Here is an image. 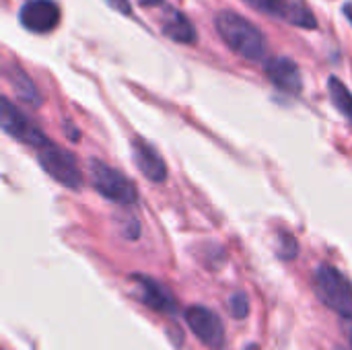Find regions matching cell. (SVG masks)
<instances>
[{"label":"cell","instance_id":"cell-15","mask_svg":"<svg viewBox=\"0 0 352 350\" xmlns=\"http://www.w3.org/2000/svg\"><path fill=\"white\" fill-rule=\"evenodd\" d=\"M276 239H278V243H276V256H278L280 260L289 262V260H295V258L299 256V241H297L291 233L280 231V233L276 235Z\"/></svg>","mask_w":352,"mask_h":350},{"label":"cell","instance_id":"cell-16","mask_svg":"<svg viewBox=\"0 0 352 350\" xmlns=\"http://www.w3.org/2000/svg\"><path fill=\"white\" fill-rule=\"evenodd\" d=\"M229 311L235 320H245L250 314V297L243 291H237L229 297Z\"/></svg>","mask_w":352,"mask_h":350},{"label":"cell","instance_id":"cell-20","mask_svg":"<svg viewBox=\"0 0 352 350\" xmlns=\"http://www.w3.org/2000/svg\"><path fill=\"white\" fill-rule=\"evenodd\" d=\"M245 350H260V347H258V344H250Z\"/></svg>","mask_w":352,"mask_h":350},{"label":"cell","instance_id":"cell-14","mask_svg":"<svg viewBox=\"0 0 352 350\" xmlns=\"http://www.w3.org/2000/svg\"><path fill=\"white\" fill-rule=\"evenodd\" d=\"M328 91H330V97H332L336 109L352 124V93L349 91V87L338 76H330Z\"/></svg>","mask_w":352,"mask_h":350},{"label":"cell","instance_id":"cell-1","mask_svg":"<svg viewBox=\"0 0 352 350\" xmlns=\"http://www.w3.org/2000/svg\"><path fill=\"white\" fill-rule=\"evenodd\" d=\"M214 27L225 41V45L250 62H260L266 54L264 33L245 17L235 10H219L214 17Z\"/></svg>","mask_w":352,"mask_h":350},{"label":"cell","instance_id":"cell-9","mask_svg":"<svg viewBox=\"0 0 352 350\" xmlns=\"http://www.w3.org/2000/svg\"><path fill=\"white\" fill-rule=\"evenodd\" d=\"M264 72L268 76V80L283 93L289 95H299L303 91V76L301 70L297 66V62H293L291 58L285 56H276L266 60L264 64Z\"/></svg>","mask_w":352,"mask_h":350},{"label":"cell","instance_id":"cell-5","mask_svg":"<svg viewBox=\"0 0 352 350\" xmlns=\"http://www.w3.org/2000/svg\"><path fill=\"white\" fill-rule=\"evenodd\" d=\"M0 124H2V130L10 138L19 140L23 144H29L35 151L50 142L45 138V134L8 97H2V101H0Z\"/></svg>","mask_w":352,"mask_h":350},{"label":"cell","instance_id":"cell-2","mask_svg":"<svg viewBox=\"0 0 352 350\" xmlns=\"http://www.w3.org/2000/svg\"><path fill=\"white\" fill-rule=\"evenodd\" d=\"M314 291L326 307L344 320H352V285L340 270L330 264L318 266L314 274Z\"/></svg>","mask_w":352,"mask_h":350},{"label":"cell","instance_id":"cell-7","mask_svg":"<svg viewBox=\"0 0 352 350\" xmlns=\"http://www.w3.org/2000/svg\"><path fill=\"white\" fill-rule=\"evenodd\" d=\"M258 12H264L274 19H283L301 29H316L318 19L316 14L301 2V0H243Z\"/></svg>","mask_w":352,"mask_h":350},{"label":"cell","instance_id":"cell-18","mask_svg":"<svg viewBox=\"0 0 352 350\" xmlns=\"http://www.w3.org/2000/svg\"><path fill=\"white\" fill-rule=\"evenodd\" d=\"M342 12H344V17H346V19L351 21V25H352V2H346V4H344Z\"/></svg>","mask_w":352,"mask_h":350},{"label":"cell","instance_id":"cell-6","mask_svg":"<svg viewBox=\"0 0 352 350\" xmlns=\"http://www.w3.org/2000/svg\"><path fill=\"white\" fill-rule=\"evenodd\" d=\"M192 334L208 349L221 350L225 347V326L223 320L204 305H192L184 314Z\"/></svg>","mask_w":352,"mask_h":350},{"label":"cell","instance_id":"cell-10","mask_svg":"<svg viewBox=\"0 0 352 350\" xmlns=\"http://www.w3.org/2000/svg\"><path fill=\"white\" fill-rule=\"evenodd\" d=\"M132 281L136 283L138 301L144 303L148 309L159 311V314H173L177 309L175 297H173V293L165 285L157 283L155 278L142 276V274H134Z\"/></svg>","mask_w":352,"mask_h":350},{"label":"cell","instance_id":"cell-19","mask_svg":"<svg viewBox=\"0 0 352 350\" xmlns=\"http://www.w3.org/2000/svg\"><path fill=\"white\" fill-rule=\"evenodd\" d=\"M344 334H346V340H349V344H351L352 349V320H349V324L344 328Z\"/></svg>","mask_w":352,"mask_h":350},{"label":"cell","instance_id":"cell-3","mask_svg":"<svg viewBox=\"0 0 352 350\" xmlns=\"http://www.w3.org/2000/svg\"><path fill=\"white\" fill-rule=\"evenodd\" d=\"M89 175H91L93 188L103 198H107L109 202L130 206L138 200V190H136L134 182L128 179L122 171L109 167L107 163L91 159L89 161Z\"/></svg>","mask_w":352,"mask_h":350},{"label":"cell","instance_id":"cell-13","mask_svg":"<svg viewBox=\"0 0 352 350\" xmlns=\"http://www.w3.org/2000/svg\"><path fill=\"white\" fill-rule=\"evenodd\" d=\"M4 76H6L12 93L16 95V99H21L27 105H33V107H39L41 105V93H39V89L35 87V83L31 80V76L19 64H14V62L6 64L4 66Z\"/></svg>","mask_w":352,"mask_h":350},{"label":"cell","instance_id":"cell-8","mask_svg":"<svg viewBox=\"0 0 352 350\" xmlns=\"http://www.w3.org/2000/svg\"><path fill=\"white\" fill-rule=\"evenodd\" d=\"M62 19L56 0H27L21 6L19 21L31 33H50L58 27Z\"/></svg>","mask_w":352,"mask_h":350},{"label":"cell","instance_id":"cell-4","mask_svg":"<svg viewBox=\"0 0 352 350\" xmlns=\"http://www.w3.org/2000/svg\"><path fill=\"white\" fill-rule=\"evenodd\" d=\"M37 161H39L41 169L52 179H56L60 186L70 188V190L80 188L82 171L78 167L76 157L70 151H66V149H62V146H58L56 142L50 140L41 149H37Z\"/></svg>","mask_w":352,"mask_h":350},{"label":"cell","instance_id":"cell-11","mask_svg":"<svg viewBox=\"0 0 352 350\" xmlns=\"http://www.w3.org/2000/svg\"><path fill=\"white\" fill-rule=\"evenodd\" d=\"M132 155H134V161H136L140 173L148 182L163 184L167 179V165H165L163 157L157 153V149L153 144H148L146 140L136 136L132 140Z\"/></svg>","mask_w":352,"mask_h":350},{"label":"cell","instance_id":"cell-12","mask_svg":"<svg viewBox=\"0 0 352 350\" xmlns=\"http://www.w3.org/2000/svg\"><path fill=\"white\" fill-rule=\"evenodd\" d=\"M161 31L171 41L184 43V45H192L198 39V33H196L192 21L171 4H165L161 10Z\"/></svg>","mask_w":352,"mask_h":350},{"label":"cell","instance_id":"cell-17","mask_svg":"<svg viewBox=\"0 0 352 350\" xmlns=\"http://www.w3.org/2000/svg\"><path fill=\"white\" fill-rule=\"evenodd\" d=\"M113 10H118L120 14H126V17H130L132 14V4H130V0H105Z\"/></svg>","mask_w":352,"mask_h":350}]
</instances>
